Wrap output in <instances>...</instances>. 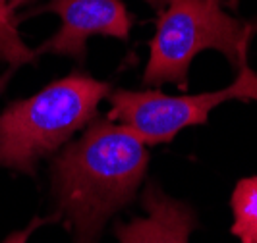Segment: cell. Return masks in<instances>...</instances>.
I'll return each mask as SVG.
<instances>
[{"label":"cell","mask_w":257,"mask_h":243,"mask_svg":"<svg viewBox=\"0 0 257 243\" xmlns=\"http://www.w3.org/2000/svg\"><path fill=\"white\" fill-rule=\"evenodd\" d=\"M147 166V145L97 116L79 139L66 143L52 158L56 222L64 220L74 243H99L108 220L136 199Z\"/></svg>","instance_id":"obj_1"},{"label":"cell","mask_w":257,"mask_h":243,"mask_svg":"<svg viewBox=\"0 0 257 243\" xmlns=\"http://www.w3.org/2000/svg\"><path fill=\"white\" fill-rule=\"evenodd\" d=\"M110 85L72 72L0 112V168L35 176L39 160L54 156L99 116Z\"/></svg>","instance_id":"obj_2"},{"label":"cell","mask_w":257,"mask_h":243,"mask_svg":"<svg viewBox=\"0 0 257 243\" xmlns=\"http://www.w3.org/2000/svg\"><path fill=\"white\" fill-rule=\"evenodd\" d=\"M255 29V24L234 18L217 0H168L149 43L143 85L172 83L186 91L190 66L203 51H219L238 70L247 60V45Z\"/></svg>","instance_id":"obj_3"},{"label":"cell","mask_w":257,"mask_h":243,"mask_svg":"<svg viewBox=\"0 0 257 243\" xmlns=\"http://www.w3.org/2000/svg\"><path fill=\"white\" fill-rule=\"evenodd\" d=\"M106 99L110 103L106 118L151 147L170 143L182 129L207 126L211 110L228 101H257V72L244 60L234 83L222 89L199 95H167L157 89H116L108 93Z\"/></svg>","instance_id":"obj_4"},{"label":"cell","mask_w":257,"mask_h":243,"mask_svg":"<svg viewBox=\"0 0 257 243\" xmlns=\"http://www.w3.org/2000/svg\"><path fill=\"white\" fill-rule=\"evenodd\" d=\"M37 12H54L60 29L35 54H60L76 60L85 58L87 41L95 35L126 41L132 29V16L122 0H51Z\"/></svg>","instance_id":"obj_5"},{"label":"cell","mask_w":257,"mask_h":243,"mask_svg":"<svg viewBox=\"0 0 257 243\" xmlns=\"http://www.w3.org/2000/svg\"><path fill=\"white\" fill-rule=\"evenodd\" d=\"M142 206L145 216L114 224L118 243H190V233L199 228L192 206L167 195L155 181L143 187Z\"/></svg>","instance_id":"obj_6"},{"label":"cell","mask_w":257,"mask_h":243,"mask_svg":"<svg viewBox=\"0 0 257 243\" xmlns=\"http://www.w3.org/2000/svg\"><path fill=\"white\" fill-rule=\"evenodd\" d=\"M230 233L240 243H257V176L240 179L230 197Z\"/></svg>","instance_id":"obj_7"},{"label":"cell","mask_w":257,"mask_h":243,"mask_svg":"<svg viewBox=\"0 0 257 243\" xmlns=\"http://www.w3.org/2000/svg\"><path fill=\"white\" fill-rule=\"evenodd\" d=\"M35 56V49H29L18 35V18H14L8 0H0V60L22 66L33 62Z\"/></svg>","instance_id":"obj_8"},{"label":"cell","mask_w":257,"mask_h":243,"mask_svg":"<svg viewBox=\"0 0 257 243\" xmlns=\"http://www.w3.org/2000/svg\"><path fill=\"white\" fill-rule=\"evenodd\" d=\"M56 218L52 216L49 218V220H43V218H35V220H31V224L27 226L26 230H18V231H14V233H10L6 239L2 243H27V239L31 237V233L37 230L39 226H43V224H47V222H54Z\"/></svg>","instance_id":"obj_9"},{"label":"cell","mask_w":257,"mask_h":243,"mask_svg":"<svg viewBox=\"0 0 257 243\" xmlns=\"http://www.w3.org/2000/svg\"><path fill=\"white\" fill-rule=\"evenodd\" d=\"M145 2H147L151 8H155L157 12H161V10L168 4V0H145Z\"/></svg>","instance_id":"obj_10"},{"label":"cell","mask_w":257,"mask_h":243,"mask_svg":"<svg viewBox=\"0 0 257 243\" xmlns=\"http://www.w3.org/2000/svg\"><path fill=\"white\" fill-rule=\"evenodd\" d=\"M10 77H12V70H8V72H4V74L0 76V93L6 89V85H8Z\"/></svg>","instance_id":"obj_11"},{"label":"cell","mask_w":257,"mask_h":243,"mask_svg":"<svg viewBox=\"0 0 257 243\" xmlns=\"http://www.w3.org/2000/svg\"><path fill=\"white\" fill-rule=\"evenodd\" d=\"M24 2H26V0H8V4H10L12 10H16V8H18L20 4H24Z\"/></svg>","instance_id":"obj_12"},{"label":"cell","mask_w":257,"mask_h":243,"mask_svg":"<svg viewBox=\"0 0 257 243\" xmlns=\"http://www.w3.org/2000/svg\"><path fill=\"white\" fill-rule=\"evenodd\" d=\"M217 2H220V4H224V2H228V0H217Z\"/></svg>","instance_id":"obj_13"}]
</instances>
